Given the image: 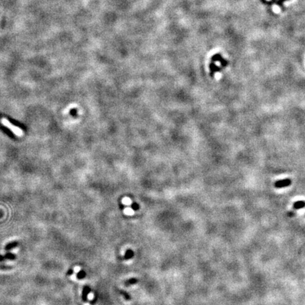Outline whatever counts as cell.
<instances>
[{
  "label": "cell",
  "mask_w": 305,
  "mask_h": 305,
  "mask_svg": "<svg viewBox=\"0 0 305 305\" xmlns=\"http://www.w3.org/2000/svg\"><path fill=\"white\" fill-rule=\"evenodd\" d=\"M0 122H1V123L3 126H5V127L8 128L10 131L13 132V133L16 136H17L18 137H21V136H23L24 135V132L21 128H19V126H17L14 125L13 124H11V122H10L7 119H6V118L5 117L2 118Z\"/></svg>",
  "instance_id": "6da1fadb"
},
{
  "label": "cell",
  "mask_w": 305,
  "mask_h": 305,
  "mask_svg": "<svg viewBox=\"0 0 305 305\" xmlns=\"http://www.w3.org/2000/svg\"><path fill=\"white\" fill-rule=\"evenodd\" d=\"M292 182L290 179H285V180H279V181L276 182L275 183V186L276 188H284L286 187V186H290Z\"/></svg>",
  "instance_id": "7a4b0ae2"
},
{
  "label": "cell",
  "mask_w": 305,
  "mask_h": 305,
  "mask_svg": "<svg viewBox=\"0 0 305 305\" xmlns=\"http://www.w3.org/2000/svg\"><path fill=\"white\" fill-rule=\"evenodd\" d=\"M91 292V290H90L89 287L86 286L83 288V294H82V299H83V302H86V299H87V295L88 294H89Z\"/></svg>",
  "instance_id": "3957f363"
},
{
  "label": "cell",
  "mask_w": 305,
  "mask_h": 305,
  "mask_svg": "<svg viewBox=\"0 0 305 305\" xmlns=\"http://www.w3.org/2000/svg\"><path fill=\"white\" fill-rule=\"evenodd\" d=\"M305 206V202L303 201H296L294 204L293 207L295 208V209H301V208H304Z\"/></svg>",
  "instance_id": "277c9868"
},
{
  "label": "cell",
  "mask_w": 305,
  "mask_h": 305,
  "mask_svg": "<svg viewBox=\"0 0 305 305\" xmlns=\"http://www.w3.org/2000/svg\"><path fill=\"white\" fill-rule=\"evenodd\" d=\"M18 244H19V243L17 242H11V243L8 244L7 246H6V249L7 250H9V249H11L14 248L16 247V246H18Z\"/></svg>",
  "instance_id": "5b68a950"
},
{
  "label": "cell",
  "mask_w": 305,
  "mask_h": 305,
  "mask_svg": "<svg viewBox=\"0 0 305 305\" xmlns=\"http://www.w3.org/2000/svg\"><path fill=\"white\" fill-rule=\"evenodd\" d=\"M133 256H134L133 252H132L131 250H128L127 252H126V254H125V256H124V258H125V259H129V258H131Z\"/></svg>",
  "instance_id": "8992f818"
},
{
  "label": "cell",
  "mask_w": 305,
  "mask_h": 305,
  "mask_svg": "<svg viewBox=\"0 0 305 305\" xmlns=\"http://www.w3.org/2000/svg\"><path fill=\"white\" fill-rule=\"evenodd\" d=\"M86 276V273L83 271V270H81V271L79 272V273L77 274V278L79 279H83L85 278Z\"/></svg>",
  "instance_id": "52a82bcc"
},
{
  "label": "cell",
  "mask_w": 305,
  "mask_h": 305,
  "mask_svg": "<svg viewBox=\"0 0 305 305\" xmlns=\"http://www.w3.org/2000/svg\"><path fill=\"white\" fill-rule=\"evenodd\" d=\"M124 213H125L126 215H132L134 213V209L133 208H127L124 210Z\"/></svg>",
  "instance_id": "ba28073f"
},
{
  "label": "cell",
  "mask_w": 305,
  "mask_h": 305,
  "mask_svg": "<svg viewBox=\"0 0 305 305\" xmlns=\"http://www.w3.org/2000/svg\"><path fill=\"white\" fill-rule=\"evenodd\" d=\"M5 258H8V259H14L15 256L13 254H11V253H8V254H6L5 256Z\"/></svg>",
  "instance_id": "9c48e42d"
},
{
  "label": "cell",
  "mask_w": 305,
  "mask_h": 305,
  "mask_svg": "<svg viewBox=\"0 0 305 305\" xmlns=\"http://www.w3.org/2000/svg\"><path fill=\"white\" fill-rule=\"evenodd\" d=\"M122 202H123L124 204H126V205H129V204H131V201L130 198H129L128 197H126L124 198L123 200H122Z\"/></svg>",
  "instance_id": "30bf717a"
},
{
  "label": "cell",
  "mask_w": 305,
  "mask_h": 305,
  "mask_svg": "<svg viewBox=\"0 0 305 305\" xmlns=\"http://www.w3.org/2000/svg\"><path fill=\"white\" fill-rule=\"evenodd\" d=\"M136 282H137V280H136V279H131V280H128L127 284H134L136 283Z\"/></svg>",
  "instance_id": "8fae6325"
},
{
  "label": "cell",
  "mask_w": 305,
  "mask_h": 305,
  "mask_svg": "<svg viewBox=\"0 0 305 305\" xmlns=\"http://www.w3.org/2000/svg\"><path fill=\"white\" fill-rule=\"evenodd\" d=\"M132 208H133L134 210H138V204H136V203H134V204H132Z\"/></svg>",
  "instance_id": "7c38bea8"
},
{
  "label": "cell",
  "mask_w": 305,
  "mask_h": 305,
  "mask_svg": "<svg viewBox=\"0 0 305 305\" xmlns=\"http://www.w3.org/2000/svg\"><path fill=\"white\" fill-rule=\"evenodd\" d=\"M122 294H123V295H124V297H125V298L126 299V300H129V299L130 298V297H129V296L128 295L127 293H126V292H122Z\"/></svg>",
  "instance_id": "4fadbf2b"
},
{
  "label": "cell",
  "mask_w": 305,
  "mask_h": 305,
  "mask_svg": "<svg viewBox=\"0 0 305 305\" xmlns=\"http://www.w3.org/2000/svg\"><path fill=\"white\" fill-rule=\"evenodd\" d=\"M285 1H287V0H279L278 2V5H280V6H281V5H282V3H283L284 2H285Z\"/></svg>",
  "instance_id": "5bb4252c"
},
{
  "label": "cell",
  "mask_w": 305,
  "mask_h": 305,
  "mask_svg": "<svg viewBox=\"0 0 305 305\" xmlns=\"http://www.w3.org/2000/svg\"><path fill=\"white\" fill-rule=\"evenodd\" d=\"M88 297H89L90 300H92V299L93 298V294L91 293V292H90L89 294H88Z\"/></svg>",
  "instance_id": "9a60e30c"
},
{
  "label": "cell",
  "mask_w": 305,
  "mask_h": 305,
  "mask_svg": "<svg viewBox=\"0 0 305 305\" xmlns=\"http://www.w3.org/2000/svg\"><path fill=\"white\" fill-rule=\"evenodd\" d=\"M79 270H80L79 267H76L75 269H74V271H79Z\"/></svg>",
  "instance_id": "2e32d148"
},
{
  "label": "cell",
  "mask_w": 305,
  "mask_h": 305,
  "mask_svg": "<svg viewBox=\"0 0 305 305\" xmlns=\"http://www.w3.org/2000/svg\"><path fill=\"white\" fill-rule=\"evenodd\" d=\"M5 258V256H2V255H0V261H3V260H4V258Z\"/></svg>",
  "instance_id": "e0dca14e"
},
{
  "label": "cell",
  "mask_w": 305,
  "mask_h": 305,
  "mask_svg": "<svg viewBox=\"0 0 305 305\" xmlns=\"http://www.w3.org/2000/svg\"><path fill=\"white\" fill-rule=\"evenodd\" d=\"M73 272H74V271H73V270H69V272H68V274H69V275H71V274H72V273H73Z\"/></svg>",
  "instance_id": "ac0fdd59"
},
{
  "label": "cell",
  "mask_w": 305,
  "mask_h": 305,
  "mask_svg": "<svg viewBox=\"0 0 305 305\" xmlns=\"http://www.w3.org/2000/svg\"><path fill=\"white\" fill-rule=\"evenodd\" d=\"M85 305H89V304H86Z\"/></svg>",
  "instance_id": "d6986e66"
}]
</instances>
